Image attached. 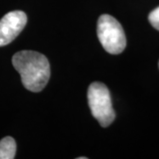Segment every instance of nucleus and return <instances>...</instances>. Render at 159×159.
<instances>
[{"mask_svg": "<svg viewBox=\"0 0 159 159\" xmlns=\"http://www.w3.org/2000/svg\"><path fill=\"white\" fill-rule=\"evenodd\" d=\"M11 62L28 90L40 92L45 88L51 76V67L43 54L34 51H19L13 55Z\"/></svg>", "mask_w": 159, "mask_h": 159, "instance_id": "1", "label": "nucleus"}, {"mask_svg": "<svg viewBox=\"0 0 159 159\" xmlns=\"http://www.w3.org/2000/svg\"><path fill=\"white\" fill-rule=\"evenodd\" d=\"M88 102L93 117L102 127H107L115 119L116 114L108 88L101 82H93L88 89Z\"/></svg>", "mask_w": 159, "mask_h": 159, "instance_id": "2", "label": "nucleus"}, {"mask_svg": "<svg viewBox=\"0 0 159 159\" xmlns=\"http://www.w3.org/2000/svg\"><path fill=\"white\" fill-rule=\"evenodd\" d=\"M97 36L105 51L117 55L125 49L126 39L120 23L109 14L101 15L97 21Z\"/></svg>", "mask_w": 159, "mask_h": 159, "instance_id": "3", "label": "nucleus"}, {"mask_svg": "<svg viewBox=\"0 0 159 159\" xmlns=\"http://www.w3.org/2000/svg\"><path fill=\"white\" fill-rule=\"evenodd\" d=\"M28 18L22 11H12L0 20V47L9 44L17 37L27 24Z\"/></svg>", "mask_w": 159, "mask_h": 159, "instance_id": "4", "label": "nucleus"}, {"mask_svg": "<svg viewBox=\"0 0 159 159\" xmlns=\"http://www.w3.org/2000/svg\"><path fill=\"white\" fill-rule=\"evenodd\" d=\"M16 154V142L12 137H5L0 141V159H12Z\"/></svg>", "mask_w": 159, "mask_h": 159, "instance_id": "5", "label": "nucleus"}, {"mask_svg": "<svg viewBox=\"0 0 159 159\" xmlns=\"http://www.w3.org/2000/svg\"><path fill=\"white\" fill-rule=\"evenodd\" d=\"M148 20L155 29L159 30V6L149 13Z\"/></svg>", "mask_w": 159, "mask_h": 159, "instance_id": "6", "label": "nucleus"}, {"mask_svg": "<svg viewBox=\"0 0 159 159\" xmlns=\"http://www.w3.org/2000/svg\"><path fill=\"white\" fill-rule=\"evenodd\" d=\"M87 157H78V159H86Z\"/></svg>", "mask_w": 159, "mask_h": 159, "instance_id": "7", "label": "nucleus"}, {"mask_svg": "<svg viewBox=\"0 0 159 159\" xmlns=\"http://www.w3.org/2000/svg\"><path fill=\"white\" fill-rule=\"evenodd\" d=\"M158 67H159V62H158Z\"/></svg>", "mask_w": 159, "mask_h": 159, "instance_id": "8", "label": "nucleus"}]
</instances>
